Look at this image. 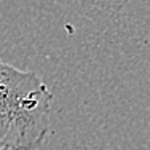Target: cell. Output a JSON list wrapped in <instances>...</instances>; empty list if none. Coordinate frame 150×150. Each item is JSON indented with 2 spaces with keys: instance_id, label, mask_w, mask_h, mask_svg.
<instances>
[{
  "instance_id": "7a4b0ae2",
  "label": "cell",
  "mask_w": 150,
  "mask_h": 150,
  "mask_svg": "<svg viewBox=\"0 0 150 150\" xmlns=\"http://www.w3.org/2000/svg\"><path fill=\"white\" fill-rule=\"evenodd\" d=\"M0 150H10V149H5V147H2V145H0Z\"/></svg>"
},
{
  "instance_id": "6da1fadb",
  "label": "cell",
  "mask_w": 150,
  "mask_h": 150,
  "mask_svg": "<svg viewBox=\"0 0 150 150\" xmlns=\"http://www.w3.org/2000/svg\"><path fill=\"white\" fill-rule=\"evenodd\" d=\"M51 101L42 78L0 61V145L40 149L50 131Z\"/></svg>"
}]
</instances>
